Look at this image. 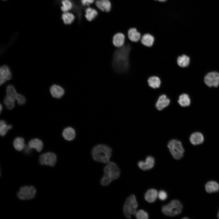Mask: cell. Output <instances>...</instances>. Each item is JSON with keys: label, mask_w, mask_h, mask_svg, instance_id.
Listing matches in <instances>:
<instances>
[{"label": "cell", "mask_w": 219, "mask_h": 219, "mask_svg": "<svg viewBox=\"0 0 219 219\" xmlns=\"http://www.w3.org/2000/svg\"><path fill=\"white\" fill-rule=\"evenodd\" d=\"M158 197L161 200H165L167 198L168 195L167 193L163 190L160 191L158 193Z\"/></svg>", "instance_id": "e575fe53"}, {"label": "cell", "mask_w": 219, "mask_h": 219, "mask_svg": "<svg viewBox=\"0 0 219 219\" xmlns=\"http://www.w3.org/2000/svg\"><path fill=\"white\" fill-rule=\"evenodd\" d=\"M149 86L154 89L159 88L161 85V81L158 76H152L149 78L148 80Z\"/></svg>", "instance_id": "603a6c76"}, {"label": "cell", "mask_w": 219, "mask_h": 219, "mask_svg": "<svg viewBox=\"0 0 219 219\" xmlns=\"http://www.w3.org/2000/svg\"><path fill=\"white\" fill-rule=\"evenodd\" d=\"M170 103V99L165 94L161 95L158 98L156 106L157 109L161 110L167 106Z\"/></svg>", "instance_id": "5bb4252c"}, {"label": "cell", "mask_w": 219, "mask_h": 219, "mask_svg": "<svg viewBox=\"0 0 219 219\" xmlns=\"http://www.w3.org/2000/svg\"><path fill=\"white\" fill-rule=\"evenodd\" d=\"M217 217H218V218L219 219V211L218 213V214Z\"/></svg>", "instance_id": "ab89813d"}, {"label": "cell", "mask_w": 219, "mask_h": 219, "mask_svg": "<svg viewBox=\"0 0 219 219\" xmlns=\"http://www.w3.org/2000/svg\"><path fill=\"white\" fill-rule=\"evenodd\" d=\"M155 40L154 36L151 33H147L142 35L140 40L144 46L150 47L153 46Z\"/></svg>", "instance_id": "e0dca14e"}, {"label": "cell", "mask_w": 219, "mask_h": 219, "mask_svg": "<svg viewBox=\"0 0 219 219\" xmlns=\"http://www.w3.org/2000/svg\"><path fill=\"white\" fill-rule=\"evenodd\" d=\"M61 4V9L63 12H68L73 7V3L71 0H62Z\"/></svg>", "instance_id": "f546056e"}, {"label": "cell", "mask_w": 219, "mask_h": 219, "mask_svg": "<svg viewBox=\"0 0 219 219\" xmlns=\"http://www.w3.org/2000/svg\"><path fill=\"white\" fill-rule=\"evenodd\" d=\"M57 161V157L55 154L48 152L41 155L39 157V162L41 165L51 166L55 165Z\"/></svg>", "instance_id": "ba28073f"}, {"label": "cell", "mask_w": 219, "mask_h": 219, "mask_svg": "<svg viewBox=\"0 0 219 219\" xmlns=\"http://www.w3.org/2000/svg\"><path fill=\"white\" fill-rule=\"evenodd\" d=\"M130 42L128 37H126L124 44L122 47L117 48L113 53L112 67L115 71L119 74H124L129 69Z\"/></svg>", "instance_id": "6da1fadb"}, {"label": "cell", "mask_w": 219, "mask_h": 219, "mask_svg": "<svg viewBox=\"0 0 219 219\" xmlns=\"http://www.w3.org/2000/svg\"><path fill=\"white\" fill-rule=\"evenodd\" d=\"M13 145L17 151H21L24 149L25 146L24 139L21 137H17L13 141Z\"/></svg>", "instance_id": "f1b7e54d"}, {"label": "cell", "mask_w": 219, "mask_h": 219, "mask_svg": "<svg viewBox=\"0 0 219 219\" xmlns=\"http://www.w3.org/2000/svg\"></svg>", "instance_id": "b9f144b4"}, {"label": "cell", "mask_w": 219, "mask_h": 219, "mask_svg": "<svg viewBox=\"0 0 219 219\" xmlns=\"http://www.w3.org/2000/svg\"><path fill=\"white\" fill-rule=\"evenodd\" d=\"M85 16L86 20L91 22L98 15L97 11L94 8L88 7L85 10Z\"/></svg>", "instance_id": "ffe728a7"}, {"label": "cell", "mask_w": 219, "mask_h": 219, "mask_svg": "<svg viewBox=\"0 0 219 219\" xmlns=\"http://www.w3.org/2000/svg\"><path fill=\"white\" fill-rule=\"evenodd\" d=\"M155 163L154 158L151 156H148L144 162L139 161L137 165L139 167L143 170H147L152 169L154 167Z\"/></svg>", "instance_id": "7c38bea8"}, {"label": "cell", "mask_w": 219, "mask_h": 219, "mask_svg": "<svg viewBox=\"0 0 219 219\" xmlns=\"http://www.w3.org/2000/svg\"><path fill=\"white\" fill-rule=\"evenodd\" d=\"M95 0H81V3L83 6H89L92 4Z\"/></svg>", "instance_id": "d590c367"}, {"label": "cell", "mask_w": 219, "mask_h": 219, "mask_svg": "<svg viewBox=\"0 0 219 219\" xmlns=\"http://www.w3.org/2000/svg\"><path fill=\"white\" fill-rule=\"evenodd\" d=\"M36 192L35 188L32 186H23L20 188L17 193V196L21 200H30L34 197Z\"/></svg>", "instance_id": "52a82bcc"}, {"label": "cell", "mask_w": 219, "mask_h": 219, "mask_svg": "<svg viewBox=\"0 0 219 219\" xmlns=\"http://www.w3.org/2000/svg\"><path fill=\"white\" fill-rule=\"evenodd\" d=\"M12 127V125H8L5 121L1 120L0 122V134L1 136H5L8 130L11 129Z\"/></svg>", "instance_id": "4dcf8cb0"}, {"label": "cell", "mask_w": 219, "mask_h": 219, "mask_svg": "<svg viewBox=\"0 0 219 219\" xmlns=\"http://www.w3.org/2000/svg\"><path fill=\"white\" fill-rule=\"evenodd\" d=\"M24 149L26 153H29L31 151L32 148L28 145L25 146Z\"/></svg>", "instance_id": "8d00e7d4"}, {"label": "cell", "mask_w": 219, "mask_h": 219, "mask_svg": "<svg viewBox=\"0 0 219 219\" xmlns=\"http://www.w3.org/2000/svg\"><path fill=\"white\" fill-rule=\"evenodd\" d=\"M190 58L187 55L183 54L179 56L177 59V62L178 66L182 68L187 67L189 64Z\"/></svg>", "instance_id": "cb8c5ba5"}, {"label": "cell", "mask_w": 219, "mask_h": 219, "mask_svg": "<svg viewBox=\"0 0 219 219\" xmlns=\"http://www.w3.org/2000/svg\"><path fill=\"white\" fill-rule=\"evenodd\" d=\"M61 19L65 24L70 25L75 20V16L72 13L67 12H63L61 15Z\"/></svg>", "instance_id": "d4e9b609"}, {"label": "cell", "mask_w": 219, "mask_h": 219, "mask_svg": "<svg viewBox=\"0 0 219 219\" xmlns=\"http://www.w3.org/2000/svg\"><path fill=\"white\" fill-rule=\"evenodd\" d=\"M168 147L172 155L175 159H179L183 157L184 150L180 141L172 140L169 141Z\"/></svg>", "instance_id": "8992f818"}, {"label": "cell", "mask_w": 219, "mask_h": 219, "mask_svg": "<svg viewBox=\"0 0 219 219\" xmlns=\"http://www.w3.org/2000/svg\"><path fill=\"white\" fill-rule=\"evenodd\" d=\"M157 191L155 189H151L148 190L144 194V198L148 202H154L158 196Z\"/></svg>", "instance_id": "ac0fdd59"}, {"label": "cell", "mask_w": 219, "mask_h": 219, "mask_svg": "<svg viewBox=\"0 0 219 219\" xmlns=\"http://www.w3.org/2000/svg\"><path fill=\"white\" fill-rule=\"evenodd\" d=\"M6 96L11 99L15 100L18 93L15 87L12 85H9L6 87Z\"/></svg>", "instance_id": "83f0119b"}, {"label": "cell", "mask_w": 219, "mask_h": 219, "mask_svg": "<svg viewBox=\"0 0 219 219\" xmlns=\"http://www.w3.org/2000/svg\"><path fill=\"white\" fill-rule=\"evenodd\" d=\"M188 218L187 217H184L183 218V219H188Z\"/></svg>", "instance_id": "60d3db41"}, {"label": "cell", "mask_w": 219, "mask_h": 219, "mask_svg": "<svg viewBox=\"0 0 219 219\" xmlns=\"http://www.w3.org/2000/svg\"><path fill=\"white\" fill-rule=\"evenodd\" d=\"M62 135L65 140L68 141H71L73 140L75 137V131L73 128L68 127L63 130Z\"/></svg>", "instance_id": "d6986e66"}, {"label": "cell", "mask_w": 219, "mask_h": 219, "mask_svg": "<svg viewBox=\"0 0 219 219\" xmlns=\"http://www.w3.org/2000/svg\"><path fill=\"white\" fill-rule=\"evenodd\" d=\"M182 205L178 200H174L164 205L162 208V212L165 215L173 217L177 215L182 212Z\"/></svg>", "instance_id": "277c9868"}, {"label": "cell", "mask_w": 219, "mask_h": 219, "mask_svg": "<svg viewBox=\"0 0 219 219\" xmlns=\"http://www.w3.org/2000/svg\"><path fill=\"white\" fill-rule=\"evenodd\" d=\"M138 203L136 197L134 194L129 196L126 199L123 207L125 216L130 218L131 215H135L137 212Z\"/></svg>", "instance_id": "5b68a950"}, {"label": "cell", "mask_w": 219, "mask_h": 219, "mask_svg": "<svg viewBox=\"0 0 219 219\" xmlns=\"http://www.w3.org/2000/svg\"><path fill=\"white\" fill-rule=\"evenodd\" d=\"M156 1H158L159 2H165L167 0H154Z\"/></svg>", "instance_id": "74e56055"}, {"label": "cell", "mask_w": 219, "mask_h": 219, "mask_svg": "<svg viewBox=\"0 0 219 219\" xmlns=\"http://www.w3.org/2000/svg\"><path fill=\"white\" fill-rule=\"evenodd\" d=\"M2 106L1 104L0 105V111L1 112L2 110Z\"/></svg>", "instance_id": "f35d334b"}, {"label": "cell", "mask_w": 219, "mask_h": 219, "mask_svg": "<svg viewBox=\"0 0 219 219\" xmlns=\"http://www.w3.org/2000/svg\"><path fill=\"white\" fill-rule=\"evenodd\" d=\"M204 81L209 87H217L219 84V74L214 72L208 73L205 77Z\"/></svg>", "instance_id": "9c48e42d"}, {"label": "cell", "mask_w": 219, "mask_h": 219, "mask_svg": "<svg viewBox=\"0 0 219 219\" xmlns=\"http://www.w3.org/2000/svg\"><path fill=\"white\" fill-rule=\"evenodd\" d=\"M127 34L128 39L134 42L139 41L142 36L140 32L134 27L130 28L127 31Z\"/></svg>", "instance_id": "9a60e30c"}, {"label": "cell", "mask_w": 219, "mask_h": 219, "mask_svg": "<svg viewBox=\"0 0 219 219\" xmlns=\"http://www.w3.org/2000/svg\"><path fill=\"white\" fill-rule=\"evenodd\" d=\"M125 40V35L123 33L119 32L113 35L112 41L115 47L116 48H119L122 47L124 44Z\"/></svg>", "instance_id": "4fadbf2b"}, {"label": "cell", "mask_w": 219, "mask_h": 219, "mask_svg": "<svg viewBox=\"0 0 219 219\" xmlns=\"http://www.w3.org/2000/svg\"><path fill=\"white\" fill-rule=\"evenodd\" d=\"M12 77L10 69L9 66L4 65L0 68V84L2 85L6 81L10 80Z\"/></svg>", "instance_id": "30bf717a"}, {"label": "cell", "mask_w": 219, "mask_h": 219, "mask_svg": "<svg viewBox=\"0 0 219 219\" xmlns=\"http://www.w3.org/2000/svg\"><path fill=\"white\" fill-rule=\"evenodd\" d=\"M15 100L6 96L4 99V103L6 108L9 109H12L15 106Z\"/></svg>", "instance_id": "1f68e13d"}, {"label": "cell", "mask_w": 219, "mask_h": 219, "mask_svg": "<svg viewBox=\"0 0 219 219\" xmlns=\"http://www.w3.org/2000/svg\"><path fill=\"white\" fill-rule=\"evenodd\" d=\"M135 215L138 219H147L149 217L148 213L143 210L137 211Z\"/></svg>", "instance_id": "d6a6232c"}, {"label": "cell", "mask_w": 219, "mask_h": 219, "mask_svg": "<svg viewBox=\"0 0 219 219\" xmlns=\"http://www.w3.org/2000/svg\"><path fill=\"white\" fill-rule=\"evenodd\" d=\"M190 141L192 144L194 145H198L203 143L204 141V137L201 133L196 132L191 135Z\"/></svg>", "instance_id": "44dd1931"}, {"label": "cell", "mask_w": 219, "mask_h": 219, "mask_svg": "<svg viewBox=\"0 0 219 219\" xmlns=\"http://www.w3.org/2000/svg\"><path fill=\"white\" fill-rule=\"evenodd\" d=\"M104 174L100 180L102 185L106 186L113 180L117 179L120 175L118 166L114 162H109L107 164L103 169Z\"/></svg>", "instance_id": "3957f363"}, {"label": "cell", "mask_w": 219, "mask_h": 219, "mask_svg": "<svg viewBox=\"0 0 219 219\" xmlns=\"http://www.w3.org/2000/svg\"><path fill=\"white\" fill-rule=\"evenodd\" d=\"M28 145L31 148L34 149L38 152L41 151L43 146L42 141L38 138L31 139L29 142Z\"/></svg>", "instance_id": "7402d4cb"}, {"label": "cell", "mask_w": 219, "mask_h": 219, "mask_svg": "<svg viewBox=\"0 0 219 219\" xmlns=\"http://www.w3.org/2000/svg\"><path fill=\"white\" fill-rule=\"evenodd\" d=\"M112 150L108 146L99 144L95 146L91 151L93 159L99 162L107 164L110 162Z\"/></svg>", "instance_id": "7a4b0ae2"}, {"label": "cell", "mask_w": 219, "mask_h": 219, "mask_svg": "<svg viewBox=\"0 0 219 219\" xmlns=\"http://www.w3.org/2000/svg\"><path fill=\"white\" fill-rule=\"evenodd\" d=\"M95 5L101 12H109L112 8V3L109 0H96Z\"/></svg>", "instance_id": "8fae6325"}, {"label": "cell", "mask_w": 219, "mask_h": 219, "mask_svg": "<svg viewBox=\"0 0 219 219\" xmlns=\"http://www.w3.org/2000/svg\"><path fill=\"white\" fill-rule=\"evenodd\" d=\"M178 102L181 106L186 107L189 106L190 104V99L188 95L183 93L179 96Z\"/></svg>", "instance_id": "4316f807"}, {"label": "cell", "mask_w": 219, "mask_h": 219, "mask_svg": "<svg viewBox=\"0 0 219 219\" xmlns=\"http://www.w3.org/2000/svg\"><path fill=\"white\" fill-rule=\"evenodd\" d=\"M50 91L52 96L57 99L61 98L64 93V89L61 86L57 84L51 85L50 89Z\"/></svg>", "instance_id": "2e32d148"}, {"label": "cell", "mask_w": 219, "mask_h": 219, "mask_svg": "<svg viewBox=\"0 0 219 219\" xmlns=\"http://www.w3.org/2000/svg\"><path fill=\"white\" fill-rule=\"evenodd\" d=\"M205 189L208 193L217 192L219 190V185L217 182L214 181H210L206 184Z\"/></svg>", "instance_id": "484cf974"}, {"label": "cell", "mask_w": 219, "mask_h": 219, "mask_svg": "<svg viewBox=\"0 0 219 219\" xmlns=\"http://www.w3.org/2000/svg\"><path fill=\"white\" fill-rule=\"evenodd\" d=\"M16 100L17 101L18 104L19 105H23L24 104L26 101V99L23 95L18 94L17 95Z\"/></svg>", "instance_id": "836d02e7"}]
</instances>
